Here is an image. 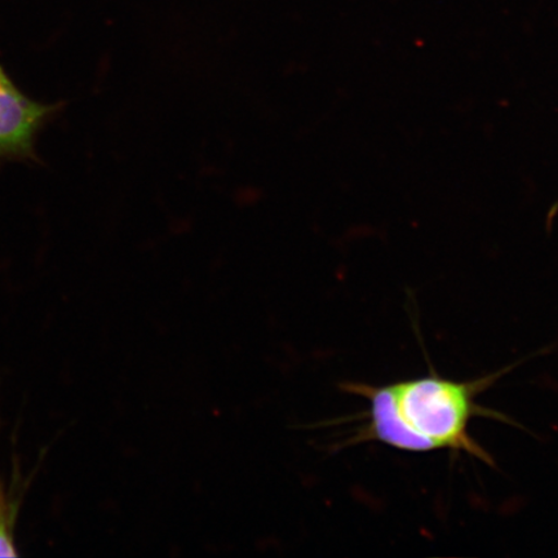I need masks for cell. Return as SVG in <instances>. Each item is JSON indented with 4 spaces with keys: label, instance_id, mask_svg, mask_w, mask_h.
<instances>
[{
    "label": "cell",
    "instance_id": "4",
    "mask_svg": "<svg viewBox=\"0 0 558 558\" xmlns=\"http://www.w3.org/2000/svg\"><path fill=\"white\" fill-rule=\"evenodd\" d=\"M558 216V199L555 202L553 206H550L549 211L547 214L546 219V228L547 230L553 229L554 222Z\"/></svg>",
    "mask_w": 558,
    "mask_h": 558
},
{
    "label": "cell",
    "instance_id": "3",
    "mask_svg": "<svg viewBox=\"0 0 558 558\" xmlns=\"http://www.w3.org/2000/svg\"><path fill=\"white\" fill-rule=\"evenodd\" d=\"M33 477V474L23 476L19 463L15 462L11 484L5 486L0 478V557L19 556L15 542L16 523Z\"/></svg>",
    "mask_w": 558,
    "mask_h": 558
},
{
    "label": "cell",
    "instance_id": "2",
    "mask_svg": "<svg viewBox=\"0 0 558 558\" xmlns=\"http://www.w3.org/2000/svg\"><path fill=\"white\" fill-rule=\"evenodd\" d=\"M54 110L21 93L0 65V159L32 158L35 137Z\"/></svg>",
    "mask_w": 558,
    "mask_h": 558
},
{
    "label": "cell",
    "instance_id": "1",
    "mask_svg": "<svg viewBox=\"0 0 558 558\" xmlns=\"http://www.w3.org/2000/svg\"><path fill=\"white\" fill-rule=\"evenodd\" d=\"M498 376L456 381L428 375L381 387L341 384L344 392L364 397L369 404L368 423L347 444L376 441L408 452L451 450L493 465L490 453L471 436L470 424L485 413L476 397Z\"/></svg>",
    "mask_w": 558,
    "mask_h": 558
}]
</instances>
